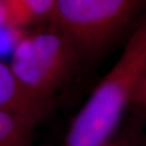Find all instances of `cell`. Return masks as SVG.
<instances>
[{
	"instance_id": "obj_9",
	"label": "cell",
	"mask_w": 146,
	"mask_h": 146,
	"mask_svg": "<svg viewBox=\"0 0 146 146\" xmlns=\"http://www.w3.org/2000/svg\"><path fill=\"white\" fill-rule=\"evenodd\" d=\"M104 146H134V145L125 141H119V139H112L110 141H108V143Z\"/></svg>"
},
{
	"instance_id": "obj_5",
	"label": "cell",
	"mask_w": 146,
	"mask_h": 146,
	"mask_svg": "<svg viewBox=\"0 0 146 146\" xmlns=\"http://www.w3.org/2000/svg\"><path fill=\"white\" fill-rule=\"evenodd\" d=\"M39 120L0 110V146H34L32 135Z\"/></svg>"
},
{
	"instance_id": "obj_7",
	"label": "cell",
	"mask_w": 146,
	"mask_h": 146,
	"mask_svg": "<svg viewBox=\"0 0 146 146\" xmlns=\"http://www.w3.org/2000/svg\"><path fill=\"white\" fill-rule=\"evenodd\" d=\"M131 105L146 112V74L136 89Z\"/></svg>"
},
{
	"instance_id": "obj_2",
	"label": "cell",
	"mask_w": 146,
	"mask_h": 146,
	"mask_svg": "<svg viewBox=\"0 0 146 146\" xmlns=\"http://www.w3.org/2000/svg\"><path fill=\"white\" fill-rule=\"evenodd\" d=\"M145 15L146 0H56L50 19L83 62L133 31Z\"/></svg>"
},
{
	"instance_id": "obj_8",
	"label": "cell",
	"mask_w": 146,
	"mask_h": 146,
	"mask_svg": "<svg viewBox=\"0 0 146 146\" xmlns=\"http://www.w3.org/2000/svg\"><path fill=\"white\" fill-rule=\"evenodd\" d=\"M10 27V15L5 3L0 0V27Z\"/></svg>"
},
{
	"instance_id": "obj_1",
	"label": "cell",
	"mask_w": 146,
	"mask_h": 146,
	"mask_svg": "<svg viewBox=\"0 0 146 146\" xmlns=\"http://www.w3.org/2000/svg\"><path fill=\"white\" fill-rule=\"evenodd\" d=\"M146 74V15L130 33L123 54L76 115L67 137L74 146H104L114 138Z\"/></svg>"
},
{
	"instance_id": "obj_6",
	"label": "cell",
	"mask_w": 146,
	"mask_h": 146,
	"mask_svg": "<svg viewBox=\"0 0 146 146\" xmlns=\"http://www.w3.org/2000/svg\"><path fill=\"white\" fill-rule=\"evenodd\" d=\"M10 15V27L18 29L50 17L56 0H2Z\"/></svg>"
},
{
	"instance_id": "obj_3",
	"label": "cell",
	"mask_w": 146,
	"mask_h": 146,
	"mask_svg": "<svg viewBox=\"0 0 146 146\" xmlns=\"http://www.w3.org/2000/svg\"><path fill=\"white\" fill-rule=\"evenodd\" d=\"M79 63L71 43L51 27L21 38L12 51L10 68L27 92L53 105Z\"/></svg>"
},
{
	"instance_id": "obj_4",
	"label": "cell",
	"mask_w": 146,
	"mask_h": 146,
	"mask_svg": "<svg viewBox=\"0 0 146 146\" xmlns=\"http://www.w3.org/2000/svg\"><path fill=\"white\" fill-rule=\"evenodd\" d=\"M52 106L27 92L15 77L10 66L0 62V110L41 121L51 110Z\"/></svg>"
}]
</instances>
